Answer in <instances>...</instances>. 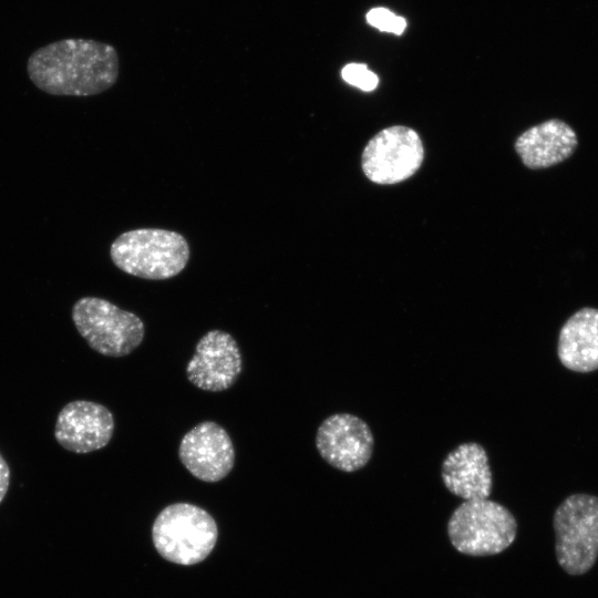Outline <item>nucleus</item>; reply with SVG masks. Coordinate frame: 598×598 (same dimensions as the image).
<instances>
[{
	"label": "nucleus",
	"mask_w": 598,
	"mask_h": 598,
	"mask_svg": "<svg viewBox=\"0 0 598 598\" xmlns=\"http://www.w3.org/2000/svg\"><path fill=\"white\" fill-rule=\"evenodd\" d=\"M178 456L186 470L204 482H218L234 467L235 448L224 427L205 421L189 430L182 439Z\"/></svg>",
	"instance_id": "nucleus-10"
},
{
	"label": "nucleus",
	"mask_w": 598,
	"mask_h": 598,
	"mask_svg": "<svg viewBox=\"0 0 598 598\" xmlns=\"http://www.w3.org/2000/svg\"><path fill=\"white\" fill-rule=\"evenodd\" d=\"M110 256L122 271L151 280L181 274L190 250L183 235L159 228H138L121 234L111 245Z\"/></svg>",
	"instance_id": "nucleus-2"
},
{
	"label": "nucleus",
	"mask_w": 598,
	"mask_h": 598,
	"mask_svg": "<svg viewBox=\"0 0 598 598\" xmlns=\"http://www.w3.org/2000/svg\"><path fill=\"white\" fill-rule=\"evenodd\" d=\"M368 22L386 32H393L401 34L405 29L406 22L403 18L398 17L383 8H375L369 11L367 14Z\"/></svg>",
	"instance_id": "nucleus-16"
},
{
	"label": "nucleus",
	"mask_w": 598,
	"mask_h": 598,
	"mask_svg": "<svg viewBox=\"0 0 598 598\" xmlns=\"http://www.w3.org/2000/svg\"><path fill=\"white\" fill-rule=\"evenodd\" d=\"M342 79L362 91H373L378 83V76L367 65L360 63L347 64L341 71Z\"/></svg>",
	"instance_id": "nucleus-15"
},
{
	"label": "nucleus",
	"mask_w": 598,
	"mask_h": 598,
	"mask_svg": "<svg viewBox=\"0 0 598 598\" xmlns=\"http://www.w3.org/2000/svg\"><path fill=\"white\" fill-rule=\"evenodd\" d=\"M243 368L241 354L234 337L210 330L196 344L186 365V377L198 389L220 392L229 389Z\"/></svg>",
	"instance_id": "nucleus-9"
},
{
	"label": "nucleus",
	"mask_w": 598,
	"mask_h": 598,
	"mask_svg": "<svg viewBox=\"0 0 598 598\" xmlns=\"http://www.w3.org/2000/svg\"><path fill=\"white\" fill-rule=\"evenodd\" d=\"M442 480L452 494L464 501L487 498L493 475L485 448L477 442L456 446L442 463Z\"/></svg>",
	"instance_id": "nucleus-12"
},
{
	"label": "nucleus",
	"mask_w": 598,
	"mask_h": 598,
	"mask_svg": "<svg viewBox=\"0 0 598 598\" xmlns=\"http://www.w3.org/2000/svg\"><path fill=\"white\" fill-rule=\"evenodd\" d=\"M72 320L87 344L106 357L130 354L145 333L144 323L135 313L97 297L80 298L72 307Z\"/></svg>",
	"instance_id": "nucleus-5"
},
{
	"label": "nucleus",
	"mask_w": 598,
	"mask_h": 598,
	"mask_svg": "<svg viewBox=\"0 0 598 598\" xmlns=\"http://www.w3.org/2000/svg\"><path fill=\"white\" fill-rule=\"evenodd\" d=\"M424 150L417 133L406 126H391L374 135L362 153V169L377 184L408 179L420 168Z\"/></svg>",
	"instance_id": "nucleus-7"
},
{
	"label": "nucleus",
	"mask_w": 598,
	"mask_h": 598,
	"mask_svg": "<svg viewBox=\"0 0 598 598\" xmlns=\"http://www.w3.org/2000/svg\"><path fill=\"white\" fill-rule=\"evenodd\" d=\"M556 556L570 575L588 571L598 557V497L573 494L554 515Z\"/></svg>",
	"instance_id": "nucleus-6"
},
{
	"label": "nucleus",
	"mask_w": 598,
	"mask_h": 598,
	"mask_svg": "<svg viewBox=\"0 0 598 598\" xmlns=\"http://www.w3.org/2000/svg\"><path fill=\"white\" fill-rule=\"evenodd\" d=\"M114 417L104 405L75 400L65 404L58 414L54 436L58 443L73 453L101 450L112 439Z\"/></svg>",
	"instance_id": "nucleus-11"
},
{
	"label": "nucleus",
	"mask_w": 598,
	"mask_h": 598,
	"mask_svg": "<svg viewBox=\"0 0 598 598\" xmlns=\"http://www.w3.org/2000/svg\"><path fill=\"white\" fill-rule=\"evenodd\" d=\"M516 530L512 513L487 498L464 501L447 523L452 545L470 556H488L505 550L514 542Z\"/></svg>",
	"instance_id": "nucleus-4"
},
{
	"label": "nucleus",
	"mask_w": 598,
	"mask_h": 598,
	"mask_svg": "<svg viewBox=\"0 0 598 598\" xmlns=\"http://www.w3.org/2000/svg\"><path fill=\"white\" fill-rule=\"evenodd\" d=\"M578 144L575 131L553 118L525 131L515 143L523 163L532 169L546 168L568 158Z\"/></svg>",
	"instance_id": "nucleus-13"
},
{
	"label": "nucleus",
	"mask_w": 598,
	"mask_h": 598,
	"mask_svg": "<svg viewBox=\"0 0 598 598\" xmlns=\"http://www.w3.org/2000/svg\"><path fill=\"white\" fill-rule=\"evenodd\" d=\"M118 72L116 49L93 39L58 40L37 49L27 61L31 82L51 95L100 94L115 84Z\"/></svg>",
	"instance_id": "nucleus-1"
},
{
	"label": "nucleus",
	"mask_w": 598,
	"mask_h": 598,
	"mask_svg": "<svg viewBox=\"0 0 598 598\" xmlns=\"http://www.w3.org/2000/svg\"><path fill=\"white\" fill-rule=\"evenodd\" d=\"M10 482V468L6 460L0 454V503L3 501Z\"/></svg>",
	"instance_id": "nucleus-17"
},
{
	"label": "nucleus",
	"mask_w": 598,
	"mask_h": 598,
	"mask_svg": "<svg viewBox=\"0 0 598 598\" xmlns=\"http://www.w3.org/2000/svg\"><path fill=\"white\" fill-rule=\"evenodd\" d=\"M557 354L571 371L586 373L598 369V309L581 308L564 323Z\"/></svg>",
	"instance_id": "nucleus-14"
},
{
	"label": "nucleus",
	"mask_w": 598,
	"mask_h": 598,
	"mask_svg": "<svg viewBox=\"0 0 598 598\" xmlns=\"http://www.w3.org/2000/svg\"><path fill=\"white\" fill-rule=\"evenodd\" d=\"M373 443L370 426L350 413L328 416L316 434L320 456L342 472H355L367 465L372 456Z\"/></svg>",
	"instance_id": "nucleus-8"
},
{
	"label": "nucleus",
	"mask_w": 598,
	"mask_h": 598,
	"mask_svg": "<svg viewBox=\"0 0 598 598\" xmlns=\"http://www.w3.org/2000/svg\"><path fill=\"white\" fill-rule=\"evenodd\" d=\"M217 525L203 508L188 503L165 507L153 525V542L165 559L179 565L204 560L217 540Z\"/></svg>",
	"instance_id": "nucleus-3"
}]
</instances>
